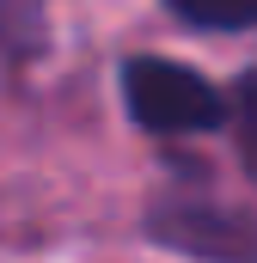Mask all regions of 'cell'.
Segmentation results:
<instances>
[{"label":"cell","instance_id":"obj_1","mask_svg":"<svg viewBox=\"0 0 257 263\" xmlns=\"http://www.w3.org/2000/svg\"><path fill=\"white\" fill-rule=\"evenodd\" d=\"M123 104L147 135H202L227 123V92L172 55H128L123 62Z\"/></svg>","mask_w":257,"mask_h":263},{"label":"cell","instance_id":"obj_2","mask_svg":"<svg viewBox=\"0 0 257 263\" xmlns=\"http://www.w3.org/2000/svg\"><path fill=\"white\" fill-rule=\"evenodd\" d=\"M141 233L190 263H257V214L208 196H166L147 208Z\"/></svg>","mask_w":257,"mask_h":263},{"label":"cell","instance_id":"obj_3","mask_svg":"<svg viewBox=\"0 0 257 263\" xmlns=\"http://www.w3.org/2000/svg\"><path fill=\"white\" fill-rule=\"evenodd\" d=\"M166 6L196 31H251L257 25V0H166Z\"/></svg>","mask_w":257,"mask_h":263},{"label":"cell","instance_id":"obj_4","mask_svg":"<svg viewBox=\"0 0 257 263\" xmlns=\"http://www.w3.org/2000/svg\"><path fill=\"white\" fill-rule=\"evenodd\" d=\"M239 147H245V165L257 172V73L239 86Z\"/></svg>","mask_w":257,"mask_h":263}]
</instances>
